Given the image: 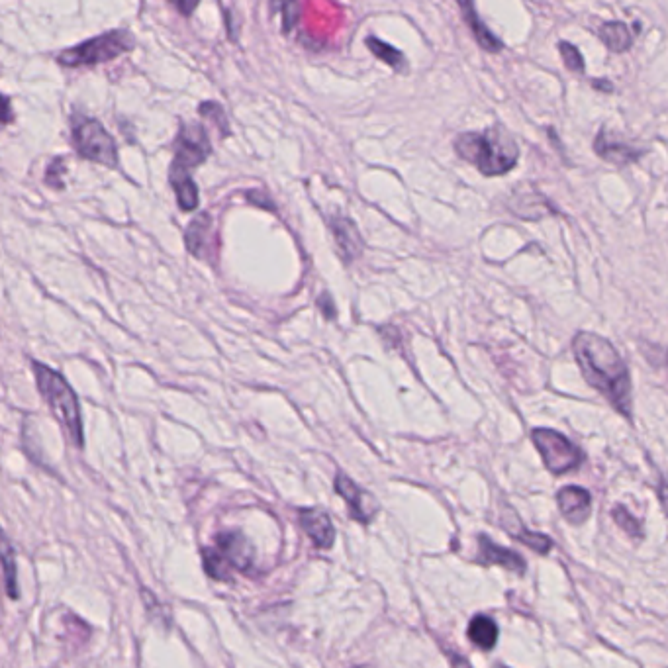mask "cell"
Instances as JSON below:
<instances>
[{
  "mask_svg": "<svg viewBox=\"0 0 668 668\" xmlns=\"http://www.w3.org/2000/svg\"><path fill=\"white\" fill-rule=\"evenodd\" d=\"M0 565L6 574V590L10 598H18V582H16V563H14V549L0 527Z\"/></svg>",
  "mask_w": 668,
  "mask_h": 668,
  "instance_id": "cell-20",
  "label": "cell"
},
{
  "mask_svg": "<svg viewBox=\"0 0 668 668\" xmlns=\"http://www.w3.org/2000/svg\"><path fill=\"white\" fill-rule=\"evenodd\" d=\"M559 53H561V57H563V61H565V65H567L569 71H573V73H582L584 71V57H582V53L578 51L576 46L569 44V42H561L559 44Z\"/></svg>",
  "mask_w": 668,
  "mask_h": 668,
  "instance_id": "cell-25",
  "label": "cell"
},
{
  "mask_svg": "<svg viewBox=\"0 0 668 668\" xmlns=\"http://www.w3.org/2000/svg\"><path fill=\"white\" fill-rule=\"evenodd\" d=\"M200 114L210 120L218 130L220 134L226 138L230 134V124H228V118H226V112L224 108L218 104V102H202L200 104Z\"/></svg>",
  "mask_w": 668,
  "mask_h": 668,
  "instance_id": "cell-22",
  "label": "cell"
},
{
  "mask_svg": "<svg viewBox=\"0 0 668 668\" xmlns=\"http://www.w3.org/2000/svg\"><path fill=\"white\" fill-rule=\"evenodd\" d=\"M478 561L484 565H500L514 573H525L524 559L516 551L492 543V539L486 535L478 537Z\"/></svg>",
  "mask_w": 668,
  "mask_h": 668,
  "instance_id": "cell-11",
  "label": "cell"
},
{
  "mask_svg": "<svg viewBox=\"0 0 668 668\" xmlns=\"http://www.w3.org/2000/svg\"><path fill=\"white\" fill-rule=\"evenodd\" d=\"M73 142L79 151L89 161H96L106 167L118 165V149L112 136L102 128V124L87 116H77L73 122Z\"/></svg>",
  "mask_w": 668,
  "mask_h": 668,
  "instance_id": "cell-5",
  "label": "cell"
},
{
  "mask_svg": "<svg viewBox=\"0 0 668 668\" xmlns=\"http://www.w3.org/2000/svg\"><path fill=\"white\" fill-rule=\"evenodd\" d=\"M469 639L480 647L482 651L494 649L498 641V625L496 621L486 618V616H477L469 625Z\"/></svg>",
  "mask_w": 668,
  "mask_h": 668,
  "instance_id": "cell-18",
  "label": "cell"
},
{
  "mask_svg": "<svg viewBox=\"0 0 668 668\" xmlns=\"http://www.w3.org/2000/svg\"><path fill=\"white\" fill-rule=\"evenodd\" d=\"M512 535L516 539H520L529 549H533L535 553H541V555H547L551 551V547H553V541L547 535H543V533H533L529 529H524V531H520V533L516 531Z\"/></svg>",
  "mask_w": 668,
  "mask_h": 668,
  "instance_id": "cell-24",
  "label": "cell"
},
{
  "mask_svg": "<svg viewBox=\"0 0 668 668\" xmlns=\"http://www.w3.org/2000/svg\"><path fill=\"white\" fill-rule=\"evenodd\" d=\"M365 44H367V48H369V51H371L377 59H381L386 65H390L394 71H398V73L406 71V57H404V53H400L398 49L392 48L390 44L382 42V40L375 38V36H369V38L365 40Z\"/></svg>",
  "mask_w": 668,
  "mask_h": 668,
  "instance_id": "cell-21",
  "label": "cell"
},
{
  "mask_svg": "<svg viewBox=\"0 0 668 668\" xmlns=\"http://www.w3.org/2000/svg\"><path fill=\"white\" fill-rule=\"evenodd\" d=\"M12 120H14L12 104H10V100L6 96L0 95V128L8 126Z\"/></svg>",
  "mask_w": 668,
  "mask_h": 668,
  "instance_id": "cell-28",
  "label": "cell"
},
{
  "mask_svg": "<svg viewBox=\"0 0 668 668\" xmlns=\"http://www.w3.org/2000/svg\"><path fill=\"white\" fill-rule=\"evenodd\" d=\"M535 447L539 449L545 467L555 475H565L576 469L582 461L580 449L569 437L555 430H535L531 435Z\"/></svg>",
  "mask_w": 668,
  "mask_h": 668,
  "instance_id": "cell-6",
  "label": "cell"
},
{
  "mask_svg": "<svg viewBox=\"0 0 668 668\" xmlns=\"http://www.w3.org/2000/svg\"><path fill=\"white\" fill-rule=\"evenodd\" d=\"M592 87L598 89V91H604V93H612L614 91V85L608 79H592Z\"/></svg>",
  "mask_w": 668,
  "mask_h": 668,
  "instance_id": "cell-31",
  "label": "cell"
},
{
  "mask_svg": "<svg viewBox=\"0 0 668 668\" xmlns=\"http://www.w3.org/2000/svg\"><path fill=\"white\" fill-rule=\"evenodd\" d=\"M136 46V40L130 32L126 30H116V32H108L100 38H93L81 46L75 48L65 49L63 53H59L57 61L65 67H91V65H98V63H106L112 61L128 51H132Z\"/></svg>",
  "mask_w": 668,
  "mask_h": 668,
  "instance_id": "cell-4",
  "label": "cell"
},
{
  "mask_svg": "<svg viewBox=\"0 0 668 668\" xmlns=\"http://www.w3.org/2000/svg\"><path fill=\"white\" fill-rule=\"evenodd\" d=\"M332 230H334L335 243L339 247V253L347 263L361 255L363 239L359 236L357 226L349 218H343V216L334 218L332 220Z\"/></svg>",
  "mask_w": 668,
  "mask_h": 668,
  "instance_id": "cell-15",
  "label": "cell"
},
{
  "mask_svg": "<svg viewBox=\"0 0 668 668\" xmlns=\"http://www.w3.org/2000/svg\"><path fill=\"white\" fill-rule=\"evenodd\" d=\"M171 185L173 189L177 192V200H179V206L185 210V212H191L196 206H198V189L192 181L191 175H189V169L173 163L171 167Z\"/></svg>",
  "mask_w": 668,
  "mask_h": 668,
  "instance_id": "cell-16",
  "label": "cell"
},
{
  "mask_svg": "<svg viewBox=\"0 0 668 668\" xmlns=\"http://www.w3.org/2000/svg\"><path fill=\"white\" fill-rule=\"evenodd\" d=\"M177 8H179V12L181 14H185V16H191L192 12L196 10V6H198V2L200 0H171Z\"/></svg>",
  "mask_w": 668,
  "mask_h": 668,
  "instance_id": "cell-30",
  "label": "cell"
},
{
  "mask_svg": "<svg viewBox=\"0 0 668 668\" xmlns=\"http://www.w3.org/2000/svg\"><path fill=\"white\" fill-rule=\"evenodd\" d=\"M598 36H600L602 44L610 49V51H614V53L629 51L631 46H633V40H635L631 28L627 24H623V22H618V20L602 24L600 30H598Z\"/></svg>",
  "mask_w": 668,
  "mask_h": 668,
  "instance_id": "cell-17",
  "label": "cell"
},
{
  "mask_svg": "<svg viewBox=\"0 0 668 668\" xmlns=\"http://www.w3.org/2000/svg\"><path fill=\"white\" fill-rule=\"evenodd\" d=\"M614 520H616V524L620 525V527H623L631 537H639L641 535V529H639V522L625 510V508H621V506H618L616 510H614Z\"/></svg>",
  "mask_w": 668,
  "mask_h": 668,
  "instance_id": "cell-26",
  "label": "cell"
},
{
  "mask_svg": "<svg viewBox=\"0 0 668 668\" xmlns=\"http://www.w3.org/2000/svg\"><path fill=\"white\" fill-rule=\"evenodd\" d=\"M573 349L586 382L606 396L618 412L631 416V381L616 347L600 335L580 332L574 337Z\"/></svg>",
  "mask_w": 668,
  "mask_h": 668,
  "instance_id": "cell-1",
  "label": "cell"
},
{
  "mask_svg": "<svg viewBox=\"0 0 668 668\" xmlns=\"http://www.w3.org/2000/svg\"><path fill=\"white\" fill-rule=\"evenodd\" d=\"M212 147L208 142L206 130L200 124H185L175 142V163L189 169L198 167L206 161Z\"/></svg>",
  "mask_w": 668,
  "mask_h": 668,
  "instance_id": "cell-7",
  "label": "cell"
},
{
  "mask_svg": "<svg viewBox=\"0 0 668 668\" xmlns=\"http://www.w3.org/2000/svg\"><path fill=\"white\" fill-rule=\"evenodd\" d=\"M557 502L565 520L573 525H582L590 518L592 496L580 486H565L559 490Z\"/></svg>",
  "mask_w": 668,
  "mask_h": 668,
  "instance_id": "cell-10",
  "label": "cell"
},
{
  "mask_svg": "<svg viewBox=\"0 0 668 668\" xmlns=\"http://www.w3.org/2000/svg\"><path fill=\"white\" fill-rule=\"evenodd\" d=\"M210 228H212V220H210L208 214H200V216H196L192 220L191 226L187 228V234H185L187 249L191 251L192 255L202 257L204 247H206V239H208V234H210Z\"/></svg>",
  "mask_w": 668,
  "mask_h": 668,
  "instance_id": "cell-19",
  "label": "cell"
},
{
  "mask_svg": "<svg viewBox=\"0 0 668 668\" xmlns=\"http://www.w3.org/2000/svg\"><path fill=\"white\" fill-rule=\"evenodd\" d=\"M335 490L343 496V500L351 508V516L355 520H359L363 524H369L377 516L379 502L373 498V494L359 488L351 478L345 477L343 473H337V477H335Z\"/></svg>",
  "mask_w": 668,
  "mask_h": 668,
  "instance_id": "cell-8",
  "label": "cell"
},
{
  "mask_svg": "<svg viewBox=\"0 0 668 668\" xmlns=\"http://www.w3.org/2000/svg\"><path fill=\"white\" fill-rule=\"evenodd\" d=\"M32 369L36 375L38 390L44 396L53 418L57 420V424L63 428L77 447H83L85 443L83 420H81V408H79L75 390L57 371L49 369L42 363H32Z\"/></svg>",
  "mask_w": 668,
  "mask_h": 668,
  "instance_id": "cell-3",
  "label": "cell"
},
{
  "mask_svg": "<svg viewBox=\"0 0 668 668\" xmlns=\"http://www.w3.org/2000/svg\"><path fill=\"white\" fill-rule=\"evenodd\" d=\"M459 2V8H461V14H463V20L465 24L471 28L475 40L478 42V46L484 49V51H490V53H498L504 49V44L490 32V28L478 18L477 8H475V0H457Z\"/></svg>",
  "mask_w": 668,
  "mask_h": 668,
  "instance_id": "cell-14",
  "label": "cell"
},
{
  "mask_svg": "<svg viewBox=\"0 0 668 668\" xmlns=\"http://www.w3.org/2000/svg\"><path fill=\"white\" fill-rule=\"evenodd\" d=\"M65 173V161L61 157H57L51 165L48 167V177H46V183L49 187H55V189H63V179L61 175Z\"/></svg>",
  "mask_w": 668,
  "mask_h": 668,
  "instance_id": "cell-27",
  "label": "cell"
},
{
  "mask_svg": "<svg viewBox=\"0 0 668 668\" xmlns=\"http://www.w3.org/2000/svg\"><path fill=\"white\" fill-rule=\"evenodd\" d=\"M204 569L212 578L226 580L232 567L226 563V559L216 549H206L204 551Z\"/></svg>",
  "mask_w": 668,
  "mask_h": 668,
  "instance_id": "cell-23",
  "label": "cell"
},
{
  "mask_svg": "<svg viewBox=\"0 0 668 668\" xmlns=\"http://www.w3.org/2000/svg\"><path fill=\"white\" fill-rule=\"evenodd\" d=\"M247 200L261 206V208H267V210H275V204L263 194L261 191L247 192Z\"/></svg>",
  "mask_w": 668,
  "mask_h": 668,
  "instance_id": "cell-29",
  "label": "cell"
},
{
  "mask_svg": "<svg viewBox=\"0 0 668 668\" xmlns=\"http://www.w3.org/2000/svg\"><path fill=\"white\" fill-rule=\"evenodd\" d=\"M300 524L308 537L320 549H330L335 541V529L330 516L322 510H302Z\"/></svg>",
  "mask_w": 668,
  "mask_h": 668,
  "instance_id": "cell-12",
  "label": "cell"
},
{
  "mask_svg": "<svg viewBox=\"0 0 668 668\" xmlns=\"http://www.w3.org/2000/svg\"><path fill=\"white\" fill-rule=\"evenodd\" d=\"M216 551L226 559V563L230 567L243 571V573L249 571L251 565H253V549L247 543V539L238 531L218 535Z\"/></svg>",
  "mask_w": 668,
  "mask_h": 668,
  "instance_id": "cell-9",
  "label": "cell"
},
{
  "mask_svg": "<svg viewBox=\"0 0 668 668\" xmlns=\"http://www.w3.org/2000/svg\"><path fill=\"white\" fill-rule=\"evenodd\" d=\"M455 153L473 163L486 177H502L518 165L520 149L516 140L500 126L484 132H465L455 140Z\"/></svg>",
  "mask_w": 668,
  "mask_h": 668,
  "instance_id": "cell-2",
  "label": "cell"
},
{
  "mask_svg": "<svg viewBox=\"0 0 668 668\" xmlns=\"http://www.w3.org/2000/svg\"><path fill=\"white\" fill-rule=\"evenodd\" d=\"M594 151L604 159V161H610V163H616V165H627V163H635L639 161V157L645 153L643 149H637L631 144H625V142H616L610 138V134L604 130H600L598 138H596V144H594Z\"/></svg>",
  "mask_w": 668,
  "mask_h": 668,
  "instance_id": "cell-13",
  "label": "cell"
}]
</instances>
